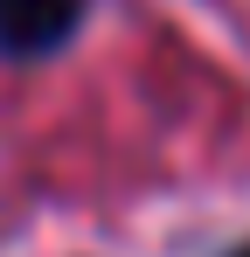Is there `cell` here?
Returning <instances> with one entry per match:
<instances>
[{"mask_svg": "<svg viewBox=\"0 0 250 257\" xmlns=\"http://www.w3.org/2000/svg\"><path fill=\"white\" fill-rule=\"evenodd\" d=\"M83 0H0V49L7 56H49L70 42Z\"/></svg>", "mask_w": 250, "mask_h": 257, "instance_id": "obj_1", "label": "cell"}, {"mask_svg": "<svg viewBox=\"0 0 250 257\" xmlns=\"http://www.w3.org/2000/svg\"><path fill=\"white\" fill-rule=\"evenodd\" d=\"M243 257H250V250H243Z\"/></svg>", "mask_w": 250, "mask_h": 257, "instance_id": "obj_2", "label": "cell"}]
</instances>
